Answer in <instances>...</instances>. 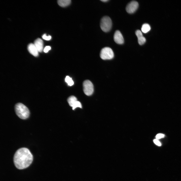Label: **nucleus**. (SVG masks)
<instances>
[{"mask_svg":"<svg viewBox=\"0 0 181 181\" xmlns=\"http://www.w3.org/2000/svg\"><path fill=\"white\" fill-rule=\"evenodd\" d=\"M33 159V155L30 150L26 148L23 147L16 151L14 155L13 161L17 168L22 169L29 167Z\"/></svg>","mask_w":181,"mask_h":181,"instance_id":"f257e3e1","label":"nucleus"},{"mask_svg":"<svg viewBox=\"0 0 181 181\" xmlns=\"http://www.w3.org/2000/svg\"><path fill=\"white\" fill-rule=\"evenodd\" d=\"M15 110L17 116L22 119H26L29 117L30 112L28 108L24 105L21 103L16 104Z\"/></svg>","mask_w":181,"mask_h":181,"instance_id":"f03ea898","label":"nucleus"},{"mask_svg":"<svg viewBox=\"0 0 181 181\" xmlns=\"http://www.w3.org/2000/svg\"><path fill=\"white\" fill-rule=\"evenodd\" d=\"M112 26V22L110 18L108 16L103 17L101 19L100 27L103 31L107 32L111 29Z\"/></svg>","mask_w":181,"mask_h":181,"instance_id":"7ed1b4c3","label":"nucleus"},{"mask_svg":"<svg viewBox=\"0 0 181 181\" xmlns=\"http://www.w3.org/2000/svg\"><path fill=\"white\" fill-rule=\"evenodd\" d=\"M100 57L103 60H110L114 57V54L112 49L109 47L103 48L101 50Z\"/></svg>","mask_w":181,"mask_h":181,"instance_id":"20e7f679","label":"nucleus"},{"mask_svg":"<svg viewBox=\"0 0 181 181\" xmlns=\"http://www.w3.org/2000/svg\"><path fill=\"white\" fill-rule=\"evenodd\" d=\"M83 86V91L86 95L89 96L92 95L94 91V86L90 80H87L84 81Z\"/></svg>","mask_w":181,"mask_h":181,"instance_id":"39448f33","label":"nucleus"},{"mask_svg":"<svg viewBox=\"0 0 181 181\" xmlns=\"http://www.w3.org/2000/svg\"><path fill=\"white\" fill-rule=\"evenodd\" d=\"M138 6L139 4L137 1H132L127 5L126 8V10L128 13H132L137 10Z\"/></svg>","mask_w":181,"mask_h":181,"instance_id":"423d86ee","label":"nucleus"},{"mask_svg":"<svg viewBox=\"0 0 181 181\" xmlns=\"http://www.w3.org/2000/svg\"><path fill=\"white\" fill-rule=\"evenodd\" d=\"M114 41L118 44H122L124 42L123 36L118 30H116L115 32L114 35Z\"/></svg>","mask_w":181,"mask_h":181,"instance_id":"0eeeda50","label":"nucleus"},{"mask_svg":"<svg viewBox=\"0 0 181 181\" xmlns=\"http://www.w3.org/2000/svg\"><path fill=\"white\" fill-rule=\"evenodd\" d=\"M27 49L29 52L33 56L37 57L38 55V52L34 44L30 43L28 45Z\"/></svg>","mask_w":181,"mask_h":181,"instance_id":"6e6552de","label":"nucleus"},{"mask_svg":"<svg viewBox=\"0 0 181 181\" xmlns=\"http://www.w3.org/2000/svg\"><path fill=\"white\" fill-rule=\"evenodd\" d=\"M34 44L38 52H41L43 50V42L41 39L38 38L36 39L34 41Z\"/></svg>","mask_w":181,"mask_h":181,"instance_id":"1a4fd4ad","label":"nucleus"},{"mask_svg":"<svg viewBox=\"0 0 181 181\" xmlns=\"http://www.w3.org/2000/svg\"><path fill=\"white\" fill-rule=\"evenodd\" d=\"M135 34L138 37L139 44L141 45L144 44L146 41V39L143 36L140 30H137L135 32Z\"/></svg>","mask_w":181,"mask_h":181,"instance_id":"9d476101","label":"nucleus"},{"mask_svg":"<svg viewBox=\"0 0 181 181\" xmlns=\"http://www.w3.org/2000/svg\"><path fill=\"white\" fill-rule=\"evenodd\" d=\"M70 0H59L57 3L59 6L62 7H65L69 5L71 3Z\"/></svg>","mask_w":181,"mask_h":181,"instance_id":"9b49d317","label":"nucleus"},{"mask_svg":"<svg viewBox=\"0 0 181 181\" xmlns=\"http://www.w3.org/2000/svg\"><path fill=\"white\" fill-rule=\"evenodd\" d=\"M67 100L69 105L72 107H73L76 102L77 101L76 98L73 96H70L68 98Z\"/></svg>","mask_w":181,"mask_h":181,"instance_id":"f8f14e48","label":"nucleus"},{"mask_svg":"<svg viewBox=\"0 0 181 181\" xmlns=\"http://www.w3.org/2000/svg\"><path fill=\"white\" fill-rule=\"evenodd\" d=\"M150 29L151 27L150 25L147 23L143 24L141 28V30L144 33H147L150 30Z\"/></svg>","mask_w":181,"mask_h":181,"instance_id":"ddd939ff","label":"nucleus"},{"mask_svg":"<svg viewBox=\"0 0 181 181\" xmlns=\"http://www.w3.org/2000/svg\"><path fill=\"white\" fill-rule=\"evenodd\" d=\"M65 80L68 85L70 86H71L74 84V82L72 78L68 76H66Z\"/></svg>","mask_w":181,"mask_h":181,"instance_id":"4468645a","label":"nucleus"},{"mask_svg":"<svg viewBox=\"0 0 181 181\" xmlns=\"http://www.w3.org/2000/svg\"><path fill=\"white\" fill-rule=\"evenodd\" d=\"M82 107L81 104L80 102L79 101H77L72 107V109L74 110L77 107H79L81 108Z\"/></svg>","mask_w":181,"mask_h":181,"instance_id":"2eb2a0df","label":"nucleus"},{"mask_svg":"<svg viewBox=\"0 0 181 181\" xmlns=\"http://www.w3.org/2000/svg\"><path fill=\"white\" fill-rule=\"evenodd\" d=\"M43 38L46 40H49L51 38V36H47L46 34H44L42 36Z\"/></svg>","mask_w":181,"mask_h":181,"instance_id":"dca6fc26","label":"nucleus"},{"mask_svg":"<svg viewBox=\"0 0 181 181\" xmlns=\"http://www.w3.org/2000/svg\"><path fill=\"white\" fill-rule=\"evenodd\" d=\"M153 142L156 145L158 146H160L161 145V143L157 139H154Z\"/></svg>","mask_w":181,"mask_h":181,"instance_id":"f3484780","label":"nucleus"},{"mask_svg":"<svg viewBox=\"0 0 181 181\" xmlns=\"http://www.w3.org/2000/svg\"><path fill=\"white\" fill-rule=\"evenodd\" d=\"M51 49V47L50 46H47L44 48L43 51L45 53H47Z\"/></svg>","mask_w":181,"mask_h":181,"instance_id":"a211bd4d","label":"nucleus"},{"mask_svg":"<svg viewBox=\"0 0 181 181\" xmlns=\"http://www.w3.org/2000/svg\"><path fill=\"white\" fill-rule=\"evenodd\" d=\"M164 135L162 134L159 133L157 134L156 136V138L157 139H160L164 137Z\"/></svg>","mask_w":181,"mask_h":181,"instance_id":"6ab92c4d","label":"nucleus"},{"mask_svg":"<svg viewBox=\"0 0 181 181\" xmlns=\"http://www.w3.org/2000/svg\"><path fill=\"white\" fill-rule=\"evenodd\" d=\"M108 1V0H101V1H102V2H107V1Z\"/></svg>","mask_w":181,"mask_h":181,"instance_id":"aec40b11","label":"nucleus"}]
</instances>
